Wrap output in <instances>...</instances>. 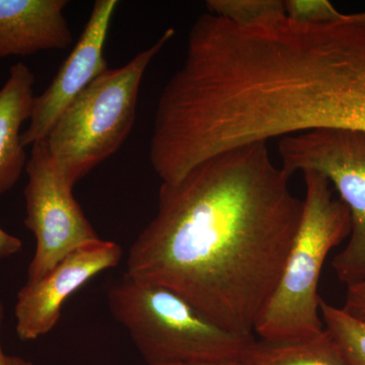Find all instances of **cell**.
<instances>
[{
	"instance_id": "obj_1",
	"label": "cell",
	"mask_w": 365,
	"mask_h": 365,
	"mask_svg": "<svg viewBox=\"0 0 365 365\" xmlns=\"http://www.w3.org/2000/svg\"><path fill=\"white\" fill-rule=\"evenodd\" d=\"M268 143L208 158L162 182L155 218L131 246L125 274L167 287L225 330L254 336L294 244L304 199Z\"/></svg>"
},
{
	"instance_id": "obj_2",
	"label": "cell",
	"mask_w": 365,
	"mask_h": 365,
	"mask_svg": "<svg viewBox=\"0 0 365 365\" xmlns=\"http://www.w3.org/2000/svg\"><path fill=\"white\" fill-rule=\"evenodd\" d=\"M302 175V222L275 292L255 329L265 342H299L323 332L319 276L329 253L351 232L349 209L333 196L328 180L314 172Z\"/></svg>"
},
{
	"instance_id": "obj_3",
	"label": "cell",
	"mask_w": 365,
	"mask_h": 365,
	"mask_svg": "<svg viewBox=\"0 0 365 365\" xmlns=\"http://www.w3.org/2000/svg\"><path fill=\"white\" fill-rule=\"evenodd\" d=\"M112 316L146 365L241 361L254 336L230 332L169 288L124 274L108 290Z\"/></svg>"
},
{
	"instance_id": "obj_4",
	"label": "cell",
	"mask_w": 365,
	"mask_h": 365,
	"mask_svg": "<svg viewBox=\"0 0 365 365\" xmlns=\"http://www.w3.org/2000/svg\"><path fill=\"white\" fill-rule=\"evenodd\" d=\"M175 33L168 29L124 66L106 69L58 118L45 141L72 187L128 138L144 73Z\"/></svg>"
},
{
	"instance_id": "obj_5",
	"label": "cell",
	"mask_w": 365,
	"mask_h": 365,
	"mask_svg": "<svg viewBox=\"0 0 365 365\" xmlns=\"http://www.w3.org/2000/svg\"><path fill=\"white\" fill-rule=\"evenodd\" d=\"M280 168L288 178L314 172L334 185L349 209V242L332 267L346 287L365 278V132L316 129L281 137Z\"/></svg>"
},
{
	"instance_id": "obj_6",
	"label": "cell",
	"mask_w": 365,
	"mask_h": 365,
	"mask_svg": "<svg viewBox=\"0 0 365 365\" xmlns=\"http://www.w3.org/2000/svg\"><path fill=\"white\" fill-rule=\"evenodd\" d=\"M26 172L25 225L36 239L26 282H35L73 250L100 237L74 198L73 187L60 172L45 139L33 144Z\"/></svg>"
},
{
	"instance_id": "obj_7",
	"label": "cell",
	"mask_w": 365,
	"mask_h": 365,
	"mask_svg": "<svg viewBox=\"0 0 365 365\" xmlns=\"http://www.w3.org/2000/svg\"><path fill=\"white\" fill-rule=\"evenodd\" d=\"M122 256L117 242L95 240L73 250L40 280L26 282L14 306L19 338L32 341L49 333L67 299L98 274L116 267Z\"/></svg>"
},
{
	"instance_id": "obj_8",
	"label": "cell",
	"mask_w": 365,
	"mask_h": 365,
	"mask_svg": "<svg viewBox=\"0 0 365 365\" xmlns=\"http://www.w3.org/2000/svg\"><path fill=\"white\" fill-rule=\"evenodd\" d=\"M118 4L116 0H98L93 4L90 19L71 54L44 93L34 100L30 124L21 133L25 148L44 140L62 113L108 69L106 41Z\"/></svg>"
},
{
	"instance_id": "obj_9",
	"label": "cell",
	"mask_w": 365,
	"mask_h": 365,
	"mask_svg": "<svg viewBox=\"0 0 365 365\" xmlns=\"http://www.w3.org/2000/svg\"><path fill=\"white\" fill-rule=\"evenodd\" d=\"M321 129L365 132V26L338 30L319 76L314 100Z\"/></svg>"
},
{
	"instance_id": "obj_10",
	"label": "cell",
	"mask_w": 365,
	"mask_h": 365,
	"mask_svg": "<svg viewBox=\"0 0 365 365\" xmlns=\"http://www.w3.org/2000/svg\"><path fill=\"white\" fill-rule=\"evenodd\" d=\"M66 0H0V58L66 49L72 43Z\"/></svg>"
},
{
	"instance_id": "obj_11",
	"label": "cell",
	"mask_w": 365,
	"mask_h": 365,
	"mask_svg": "<svg viewBox=\"0 0 365 365\" xmlns=\"http://www.w3.org/2000/svg\"><path fill=\"white\" fill-rule=\"evenodd\" d=\"M34 85L33 71L19 62L0 88V196L18 182L28 163L21 128L32 116Z\"/></svg>"
},
{
	"instance_id": "obj_12",
	"label": "cell",
	"mask_w": 365,
	"mask_h": 365,
	"mask_svg": "<svg viewBox=\"0 0 365 365\" xmlns=\"http://www.w3.org/2000/svg\"><path fill=\"white\" fill-rule=\"evenodd\" d=\"M242 365H349L324 329L311 339L290 343L255 340Z\"/></svg>"
},
{
	"instance_id": "obj_13",
	"label": "cell",
	"mask_w": 365,
	"mask_h": 365,
	"mask_svg": "<svg viewBox=\"0 0 365 365\" xmlns=\"http://www.w3.org/2000/svg\"><path fill=\"white\" fill-rule=\"evenodd\" d=\"M324 329L349 365H365V322L344 309L319 302Z\"/></svg>"
},
{
	"instance_id": "obj_14",
	"label": "cell",
	"mask_w": 365,
	"mask_h": 365,
	"mask_svg": "<svg viewBox=\"0 0 365 365\" xmlns=\"http://www.w3.org/2000/svg\"><path fill=\"white\" fill-rule=\"evenodd\" d=\"M208 13L239 26H249L274 14H285L282 0H209Z\"/></svg>"
},
{
	"instance_id": "obj_15",
	"label": "cell",
	"mask_w": 365,
	"mask_h": 365,
	"mask_svg": "<svg viewBox=\"0 0 365 365\" xmlns=\"http://www.w3.org/2000/svg\"><path fill=\"white\" fill-rule=\"evenodd\" d=\"M283 6L288 19L309 25L339 23L344 16L328 0H285Z\"/></svg>"
},
{
	"instance_id": "obj_16",
	"label": "cell",
	"mask_w": 365,
	"mask_h": 365,
	"mask_svg": "<svg viewBox=\"0 0 365 365\" xmlns=\"http://www.w3.org/2000/svg\"><path fill=\"white\" fill-rule=\"evenodd\" d=\"M343 309L354 318L365 322V278L347 285Z\"/></svg>"
},
{
	"instance_id": "obj_17",
	"label": "cell",
	"mask_w": 365,
	"mask_h": 365,
	"mask_svg": "<svg viewBox=\"0 0 365 365\" xmlns=\"http://www.w3.org/2000/svg\"><path fill=\"white\" fill-rule=\"evenodd\" d=\"M23 249V242L16 235L0 227V260L11 258Z\"/></svg>"
},
{
	"instance_id": "obj_18",
	"label": "cell",
	"mask_w": 365,
	"mask_h": 365,
	"mask_svg": "<svg viewBox=\"0 0 365 365\" xmlns=\"http://www.w3.org/2000/svg\"><path fill=\"white\" fill-rule=\"evenodd\" d=\"M339 23L352 24V25L365 26V11L364 13L344 14Z\"/></svg>"
},
{
	"instance_id": "obj_19",
	"label": "cell",
	"mask_w": 365,
	"mask_h": 365,
	"mask_svg": "<svg viewBox=\"0 0 365 365\" xmlns=\"http://www.w3.org/2000/svg\"><path fill=\"white\" fill-rule=\"evenodd\" d=\"M4 304L0 299V365H6V354L4 352V348L1 344V328L2 322H4Z\"/></svg>"
},
{
	"instance_id": "obj_20",
	"label": "cell",
	"mask_w": 365,
	"mask_h": 365,
	"mask_svg": "<svg viewBox=\"0 0 365 365\" xmlns=\"http://www.w3.org/2000/svg\"><path fill=\"white\" fill-rule=\"evenodd\" d=\"M6 365H33V364L16 355H6Z\"/></svg>"
},
{
	"instance_id": "obj_21",
	"label": "cell",
	"mask_w": 365,
	"mask_h": 365,
	"mask_svg": "<svg viewBox=\"0 0 365 365\" xmlns=\"http://www.w3.org/2000/svg\"><path fill=\"white\" fill-rule=\"evenodd\" d=\"M158 365H242V361H234V362H217V364H158Z\"/></svg>"
}]
</instances>
